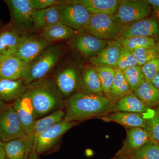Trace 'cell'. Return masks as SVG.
I'll list each match as a JSON object with an SVG mask.
<instances>
[{"label":"cell","instance_id":"cell-25","mask_svg":"<svg viewBox=\"0 0 159 159\" xmlns=\"http://www.w3.org/2000/svg\"><path fill=\"white\" fill-rule=\"evenodd\" d=\"M77 31L58 22L43 29L40 35L52 44L55 42L70 39Z\"/></svg>","mask_w":159,"mask_h":159},{"label":"cell","instance_id":"cell-3","mask_svg":"<svg viewBox=\"0 0 159 159\" xmlns=\"http://www.w3.org/2000/svg\"><path fill=\"white\" fill-rule=\"evenodd\" d=\"M65 52L63 44L47 47L33 61L26 64L22 79L28 85L43 80L58 63Z\"/></svg>","mask_w":159,"mask_h":159},{"label":"cell","instance_id":"cell-28","mask_svg":"<svg viewBox=\"0 0 159 159\" xmlns=\"http://www.w3.org/2000/svg\"><path fill=\"white\" fill-rule=\"evenodd\" d=\"M65 112L63 109L58 110L47 116L36 119L34 122L32 136L34 142L37 137L43 132L64 120Z\"/></svg>","mask_w":159,"mask_h":159},{"label":"cell","instance_id":"cell-19","mask_svg":"<svg viewBox=\"0 0 159 159\" xmlns=\"http://www.w3.org/2000/svg\"><path fill=\"white\" fill-rule=\"evenodd\" d=\"M29 33L12 27L0 33V56L14 55L23 38Z\"/></svg>","mask_w":159,"mask_h":159},{"label":"cell","instance_id":"cell-29","mask_svg":"<svg viewBox=\"0 0 159 159\" xmlns=\"http://www.w3.org/2000/svg\"><path fill=\"white\" fill-rule=\"evenodd\" d=\"M133 92L122 70L116 69V75L112 84L110 99L115 102Z\"/></svg>","mask_w":159,"mask_h":159},{"label":"cell","instance_id":"cell-21","mask_svg":"<svg viewBox=\"0 0 159 159\" xmlns=\"http://www.w3.org/2000/svg\"><path fill=\"white\" fill-rule=\"evenodd\" d=\"M25 65L14 55L2 56L0 61V79H22Z\"/></svg>","mask_w":159,"mask_h":159},{"label":"cell","instance_id":"cell-7","mask_svg":"<svg viewBox=\"0 0 159 159\" xmlns=\"http://www.w3.org/2000/svg\"><path fill=\"white\" fill-rule=\"evenodd\" d=\"M13 104H6L0 111V140L3 143L27 136Z\"/></svg>","mask_w":159,"mask_h":159},{"label":"cell","instance_id":"cell-46","mask_svg":"<svg viewBox=\"0 0 159 159\" xmlns=\"http://www.w3.org/2000/svg\"><path fill=\"white\" fill-rule=\"evenodd\" d=\"M2 56H0V61H1V58H2Z\"/></svg>","mask_w":159,"mask_h":159},{"label":"cell","instance_id":"cell-15","mask_svg":"<svg viewBox=\"0 0 159 159\" xmlns=\"http://www.w3.org/2000/svg\"><path fill=\"white\" fill-rule=\"evenodd\" d=\"M122 111L146 115L149 118L153 115L155 109L145 105L131 92L115 102L111 110L112 112Z\"/></svg>","mask_w":159,"mask_h":159},{"label":"cell","instance_id":"cell-16","mask_svg":"<svg viewBox=\"0 0 159 159\" xmlns=\"http://www.w3.org/2000/svg\"><path fill=\"white\" fill-rule=\"evenodd\" d=\"M148 117L146 115L128 112H112L98 119L104 122H114L119 123L125 128H144L146 124V119Z\"/></svg>","mask_w":159,"mask_h":159},{"label":"cell","instance_id":"cell-6","mask_svg":"<svg viewBox=\"0 0 159 159\" xmlns=\"http://www.w3.org/2000/svg\"><path fill=\"white\" fill-rule=\"evenodd\" d=\"M61 22L76 31L83 30L91 14L84 6L73 1H64L58 5Z\"/></svg>","mask_w":159,"mask_h":159},{"label":"cell","instance_id":"cell-31","mask_svg":"<svg viewBox=\"0 0 159 159\" xmlns=\"http://www.w3.org/2000/svg\"><path fill=\"white\" fill-rule=\"evenodd\" d=\"M116 40L122 47L130 51L142 48H155L156 45L155 39L151 37L135 36L126 38H118Z\"/></svg>","mask_w":159,"mask_h":159},{"label":"cell","instance_id":"cell-33","mask_svg":"<svg viewBox=\"0 0 159 159\" xmlns=\"http://www.w3.org/2000/svg\"><path fill=\"white\" fill-rule=\"evenodd\" d=\"M122 71L133 92L146 80L140 66H135Z\"/></svg>","mask_w":159,"mask_h":159},{"label":"cell","instance_id":"cell-11","mask_svg":"<svg viewBox=\"0 0 159 159\" xmlns=\"http://www.w3.org/2000/svg\"><path fill=\"white\" fill-rule=\"evenodd\" d=\"M70 44L80 55L89 59L97 55L107 45V41L81 30L77 31L71 39Z\"/></svg>","mask_w":159,"mask_h":159},{"label":"cell","instance_id":"cell-30","mask_svg":"<svg viewBox=\"0 0 159 159\" xmlns=\"http://www.w3.org/2000/svg\"><path fill=\"white\" fill-rule=\"evenodd\" d=\"M126 155L130 159H159V143L150 140Z\"/></svg>","mask_w":159,"mask_h":159},{"label":"cell","instance_id":"cell-41","mask_svg":"<svg viewBox=\"0 0 159 159\" xmlns=\"http://www.w3.org/2000/svg\"><path fill=\"white\" fill-rule=\"evenodd\" d=\"M0 159H8L6 156L3 146H0Z\"/></svg>","mask_w":159,"mask_h":159},{"label":"cell","instance_id":"cell-24","mask_svg":"<svg viewBox=\"0 0 159 159\" xmlns=\"http://www.w3.org/2000/svg\"><path fill=\"white\" fill-rule=\"evenodd\" d=\"M79 89H80V90L91 93L105 96L99 77L93 65L86 66L83 68Z\"/></svg>","mask_w":159,"mask_h":159},{"label":"cell","instance_id":"cell-8","mask_svg":"<svg viewBox=\"0 0 159 159\" xmlns=\"http://www.w3.org/2000/svg\"><path fill=\"white\" fill-rule=\"evenodd\" d=\"M152 9L146 0H121L115 15L122 25L127 26L147 17Z\"/></svg>","mask_w":159,"mask_h":159},{"label":"cell","instance_id":"cell-43","mask_svg":"<svg viewBox=\"0 0 159 159\" xmlns=\"http://www.w3.org/2000/svg\"><path fill=\"white\" fill-rule=\"evenodd\" d=\"M6 105V103L0 101V111Z\"/></svg>","mask_w":159,"mask_h":159},{"label":"cell","instance_id":"cell-37","mask_svg":"<svg viewBox=\"0 0 159 159\" xmlns=\"http://www.w3.org/2000/svg\"><path fill=\"white\" fill-rule=\"evenodd\" d=\"M141 67L145 79L151 82L155 76L159 73V58L152 60Z\"/></svg>","mask_w":159,"mask_h":159},{"label":"cell","instance_id":"cell-5","mask_svg":"<svg viewBox=\"0 0 159 159\" xmlns=\"http://www.w3.org/2000/svg\"><path fill=\"white\" fill-rule=\"evenodd\" d=\"M82 70L78 64L70 61L56 71L53 81L64 99H67L79 89Z\"/></svg>","mask_w":159,"mask_h":159},{"label":"cell","instance_id":"cell-1","mask_svg":"<svg viewBox=\"0 0 159 159\" xmlns=\"http://www.w3.org/2000/svg\"><path fill=\"white\" fill-rule=\"evenodd\" d=\"M114 102L105 96L78 90L65 101L66 121L80 122L111 112Z\"/></svg>","mask_w":159,"mask_h":159},{"label":"cell","instance_id":"cell-9","mask_svg":"<svg viewBox=\"0 0 159 159\" xmlns=\"http://www.w3.org/2000/svg\"><path fill=\"white\" fill-rule=\"evenodd\" d=\"M14 27L29 33L34 30L32 14L34 11L31 0H6Z\"/></svg>","mask_w":159,"mask_h":159},{"label":"cell","instance_id":"cell-47","mask_svg":"<svg viewBox=\"0 0 159 159\" xmlns=\"http://www.w3.org/2000/svg\"><path fill=\"white\" fill-rule=\"evenodd\" d=\"M157 107V108H158L159 109V106H158V107Z\"/></svg>","mask_w":159,"mask_h":159},{"label":"cell","instance_id":"cell-32","mask_svg":"<svg viewBox=\"0 0 159 159\" xmlns=\"http://www.w3.org/2000/svg\"><path fill=\"white\" fill-rule=\"evenodd\" d=\"M94 66L100 80L103 93L106 97L110 98L111 87L116 75V69L107 66Z\"/></svg>","mask_w":159,"mask_h":159},{"label":"cell","instance_id":"cell-13","mask_svg":"<svg viewBox=\"0 0 159 159\" xmlns=\"http://www.w3.org/2000/svg\"><path fill=\"white\" fill-rule=\"evenodd\" d=\"M13 106L25 133L28 136H32L36 119L28 89L24 95L13 102Z\"/></svg>","mask_w":159,"mask_h":159},{"label":"cell","instance_id":"cell-36","mask_svg":"<svg viewBox=\"0 0 159 159\" xmlns=\"http://www.w3.org/2000/svg\"><path fill=\"white\" fill-rule=\"evenodd\" d=\"M137 66L136 59L132 51L122 47L116 69L122 71Z\"/></svg>","mask_w":159,"mask_h":159},{"label":"cell","instance_id":"cell-2","mask_svg":"<svg viewBox=\"0 0 159 159\" xmlns=\"http://www.w3.org/2000/svg\"><path fill=\"white\" fill-rule=\"evenodd\" d=\"M36 119L65 107V100L53 80H43L28 88Z\"/></svg>","mask_w":159,"mask_h":159},{"label":"cell","instance_id":"cell-22","mask_svg":"<svg viewBox=\"0 0 159 159\" xmlns=\"http://www.w3.org/2000/svg\"><path fill=\"white\" fill-rule=\"evenodd\" d=\"M150 140L147 132L142 128L129 129L122 148L116 156L126 155Z\"/></svg>","mask_w":159,"mask_h":159},{"label":"cell","instance_id":"cell-18","mask_svg":"<svg viewBox=\"0 0 159 159\" xmlns=\"http://www.w3.org/2000/svg\"><path fill=\"white\" fill-rule=\"evenodd\" d=\"M3 148L8 159H29L34 148V139L32 136L16 139L3 143Z\"/></svg>","mask_w":159,"mask_h":159},{"label":"cell","instance_id":"cell-44","mask_svg":"<svg viewBox=\"0 0 159 159\" xmlns=\"http://www.w3.org/2000/svg\"><path fill=\"white\" fill-rule=\"evenodd\" d=\"M155 48L156 49V50L158 52L159 54V40L157 42H156V45L155 47Z\"/></svg>","mask_w":159,"mask_h":159},{"label":"cell","instance_id":"cell-12","mask_svg":"<svg viewBox=\"0 0 159 159\" xmlns=\"http://www.w3.org/2000/svg\"><path fill=\"white\" fill-rule=\"evenodd\" d=\"M51 45L40 35L28 34L23 38L14 55L27 64Z\"/></svg>","mask_w":159,"mask_h":159},{"label":"cell","instance_id":"cell-39","mask_svg":"<svg viewBox=\"0 0 159 159\" xmlns=\"http://www.w3.org/2000/svg\"><path fill=\"white\" fill-rule=\"evenodd\" d=\"M155 11H159V0H146Z\"/></svg>","mask_w":159,"mask_h":159},{"label":"cell","instance_id":"cell-45","mask_svg":"<svg viewBox=\"0 0 159 159\" xmlns=\"http://www.w3.org/2000/svg\"><path fill=\"white\" fill-rule=\"evenodd\" d=\"M3 145V143L2 142V141L0 140V146H2Z\"/></svg>","mask_w":159,"mask_h":159},{"label":"cell","instance_id":"cell-42","mask_svg":"<svg viewBox=\"0 0 159 159\" xmlns=\"http://www.w3.org/2000/svg\"><path fill=\"white\" fill-rule=\"evenodd\" d=\"M114 159H130L127 155L116 156Z\"/></svg>","mask_w":159,"mask_h":159},{"label":"cell","instance_id":"cell-10","mask_svg":"<svg viewBox=\"0 0 159 159\" xmlns=\"http://www.w3.org/2000/svg\"><path fill=\"white\" fill-rule=\"evenodd\" d=\"M77 122L63 120L43 132L34 141V148L36 152L38 154H42L51 150L56 145L63 135L77 125Z\"/></svg>","mask_w":159,"mask_h":159},{"label":"cell","instance_id":"cell-38","mask_svg":"<svg viewBox=\"0 0 159 159\" xmlns=\"http://www.w3.org/2000/svg\"><path fill=\"white\" fill-rule=\"evenodd\" d=\"M34 10H40L58 6L64 1L61 0H31Z\"/></svg>","mask_w":159,"mask_h":159},{"label":"cell","instance_id":"cell-23","mask_svg":"<svg viewBox=\"0 0 159 159\" xmlns=\"http://www.w3.org/2000/svg\"><path fill=\"white\" fill-rule=\"evenodd\" d=\"M32 20L34 30L40 32L46 27L60 22L58 5L34 10L32 14Z\"/></svg>","mask_w":159,"mask_h":159},{"label":"cell","instance_id":"cell-14","mask_svg":"<svg viewBox=\"0 0 159 159\" xmlns=\"http://www.w3.org/2000/svg\"><path fill=\"white\" fill-rule=\"evenodd\" d=\"M159 36V22L152 18H145L125 26L119 38L147 37L154 38Z\"/></svg>","mask_w":159,"mask_h":159},{"label":"cell","instance_id":"cell-20","mask_svg":"<svg viewBox=\"0 0 159 159\" xmlns=\"http://www.w3.org/2000/svg\"><path fill=\"white\" fill-rule=\"evenodd\" d=\"M28 88L23 79H0V101L6 103L14 102L26 93Z\"/></svg>","mask_w":159,"mask_h":159},{"label":"cell","instance_id":"cell-35","mask_svg":"<svg viewBox=\"0 0 159 159\" xmlns=\"http://www.w3.org/2000/svg\"><path fill=\"white\" fill-rule=\"evenodd\" d=\"M138 66H142L155 58H159V54L155 48H142L131 51Z\"/></svg>","mask_w":159,"mask_h":159},{"label":"cell","instance_id":"cell-4","mask_svg":"<svg viewBox=\"0 0 159 159\" xmlns=\"http://www.w3.org/2000/svg\"><path fill=\"white\" fill-rule=\"evenodd\" d=\"M125 27L115 14H91L83 30L98 38L109 41L120 37Z\"/></svg>","mask_w":159,"mask_h":159},{"label":"cell","instance_id":"cell-17","mask_svg":"<svg viewBox=\"0 0 159 159\" xmlns=\"http://www.w3.org/2000/svg\"><path fill=\"white\" fill-rule=\"evenodd\" d=\"M122 46L117 40L107 41V45L94 57L89 58L90 62L94 66H107L116 69Z\"/></svg>","mask_w":159,"mask_h":159},{"label":"cell","instance_id":"cell-34","mask_svg":"<svg viewBox=\"0 0 159 159\" xmlns=\"http://www.w3.org/2000/svg\"><path fill=\"white\" fill-rule=\"evenodd\" d=\"M148 134L151 140L159 143V109H155L152 116L146 119V124L143 128Z\"/></svg>","mask_w":159,"mask_h":159},{"label":"cell","instance_id":"cell-48","mask_svg":"<svg viewBox=\"0 0 159 159\" xmlns=\"http://www.w3.org/2000/svg\"><path fill=\"white\" fill-rule=\"evenodd\" d=\"M114 159V158H113V159Z\"/></svg>","mask_w":159,"mask_h":159},{"label":"cell","instance_id":"cell-40","mask_svg":"<svg viewBox=\"0 0 159 159\" xmlns=\"http://www.w3.org/2000/svg\"><path fill=\"white\" fill-rule=\"evenodd\" d=\"M151 82L159 90V73L155 76Z\"/></svg>","mask_w":159,"mask_h":159},{"label":"cell","instance_id":"cell-26","mask_svg":"<svg viewBox=\"0 0 159 159\" xmlns=\"http://www.w3.org/2000/svg\"><path fill=\"white\" fill-rule=\"evenodd\" d=\"M82 5L91 14H115L119 5L118 0H74Z\"/></svg>","mask_w":159,"mask_h":159},{"label":"cell","instance_id":"cell-27","mask_svg":"<svg viewBox=\"0 0 159 159\" xmlns=\"http://www.w3.org/2000/svg\"><path fill=\"white\" fill-rule=\"evenodd\" d=\"M134 92L139 99L148 107L152 108L159 106V90L150 81L145 80Z\"/></svg>","mask_w":159,"mask_h":159}]
</instances>
